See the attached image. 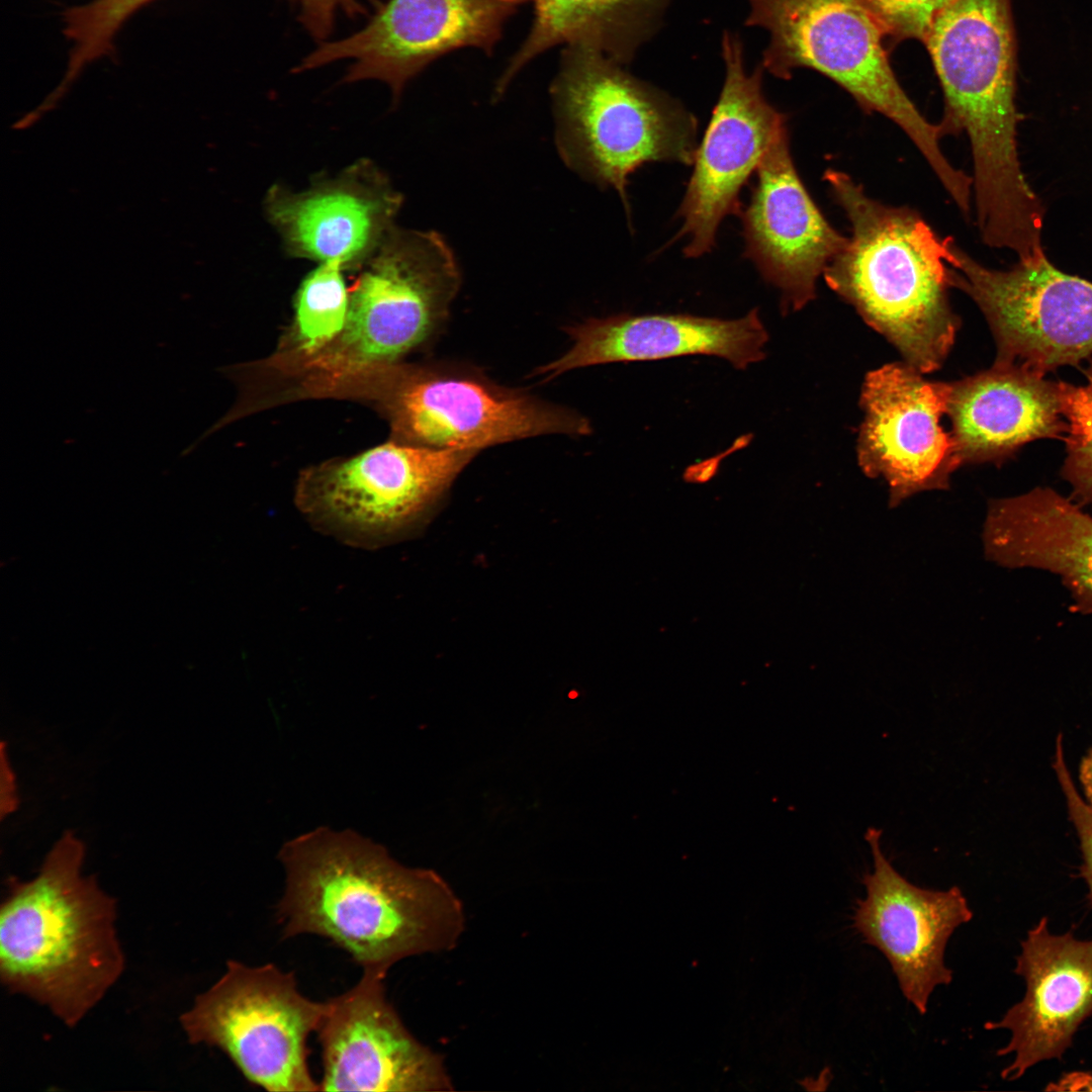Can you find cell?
I'll list each match as a JSON object with an SVG mask.
<instances>
[{
    "label": "cell",
    "instance_id": "6da1fadb",
    "mask_svg": "<svg viewBox=\"0 0 1092 1092\" xmlns=\"http://www.w3.org/2000/svg\"><path fill=\"white\" fill-rule=\"evenodd\" d=\"M279 858L282 937H325L362 970L387 975L404 959L450 951L465 930L464 906L438 873L403 866L357 833L320 828L285 843Z\"/></svg>",
    "mask_w": 1092,
    "mask_h": 1092
},
{
    "label": "cell",
    "instance_id": "7a4b0ae2",
    "mask_svg": "<svg viewBox=\"0 0 1092 1092\" xmlns=\"http://www.w3.org/2000/svg\"><path fill=\"white\" fill-rule=\"evenodd\" d=\"M944 98L940 134L965 133L983 242L1014 248L1037 239L1043 208L1016 149L1015 43L1010 0H954L922 41Z\"/></svg>",
    "mask_w": 1092,
    "mask_h": 1092
},
{
    "label": "cell",
    "instance_id": "3957f363",
    "mask_svg": "<svg viewBox=\"0 0 1092 1092\" xmlns=\"http://www.w3.org/2000/svg\"><path fill=\"white\" fill-rule=\"evenodd\" d=\"M85 847L66 831L29 881L10 878L0 907V979L75 1027L124 971L116 900L84 876Z\"/></svg>",
    "mask_w": 1092,
    "mask_h": 1092
},
{
    "label": "cell",
    "instance_id": "277c9868",
    "mask_svg": "<svg viewBox=\"0 0 1092 1092\" xmlns=\"http://www.w3.org/2000/svg\"><path fill=\"white\" fill-rule=\"evenodd\" d=\"M824 180L851 228L823 276L863 321L920 373L948 355L959 318L948 301L950 237L940 238L916 210L869 196L848 174L828 169Z\"/></svg>",
    "mask_w": 1092,
    "mask_h": 1092
},
{
    "label": "cell",
    "instance_id": "5b68a950",
    "mask_svg": "<svg viewBox=\"0 0 1092 1092\" xmlns=\"http://www.w3.org/2000/svg\"><path fill=\"white\" fill-rule=\"evenodd\" d=\"M550 94L564 162L600 186L614 188L627 212L628 177L639 167L694 162L697 118L594 47L564 46Z\"/></svg>",
    "mask_w": 1092,
    "mask_h": 1092
},
{
    "label": "cell",
    "instance_id": "8992f818",
    "mask_svg": "<svg viewBox=\"0 0 1092 1092\" xmlns=\"http://www.w3.org/2000/svg\"><path fill=\"white\" fill-rule=\"evenodd\" d=\"M746 26L768 33L760 65L789 80L809 68L837 83L868 113L882 114L912 141L948 195L970 178L944 156L937 124L930 123L892 69L886 34L859 0H748Z\"/></svg>",
    "mask_w": 1092,
    "mask_h": 1092
},
{
    "label": "cell",
    "instance_id": "52a82bcc",
    "mask_svg": "<svg viewBox=\"0 0 1092 1092\" xmlns=\"http://www.w3.org/2000/svg\"><path fill=\"white\" fill-rule=\"evenodd\" d=\"M360 268L343 332L304 362L331 384L385 372L435 338L461 283L451 249L435 232L393 226Z\"/></svg>",
    "mask_w": 1092,
    "mask_h": 1092
},
{
    "label": "cell",
    "instance_id": "ba28073f",
    "mask_svg": "<svg viewBox=\"0 0 1092 1092\" xmlns=\"http://www.w3.org/2000/svg\"><path fill=\"white\" fill-rule=\"evenodd\" d=\"M475 450L387 443L301 474L297 509L317 532L367 550L414 533Z\"/></svg>",
    "mask_w": 1092,
    "mask_h": 1092
},
{
    "label": "cell",
    "instance_id": "9c48e42d",
    "mask_svg": "<svg viewBox=\"0 0 1092 1092\" xmlns=\"http://www.w3.org/2000/svg\"><path fill=\"white\" fill-rule=\"evenodd\" d=\"M326 1008V1001L299 991L293 972L230 960L222 976L195 997L179 1022L191 1044L220 1050L255 1086L272 1092L320 1091L309 1071L307 1040Z\"/></svg>",
    "mask_w": 1092,
    "mask_h": 1092
},
{
    "label": "cell",
    "instance_id": "30bf717a",
    "mask_svg": "<svg viewBox=\"0 0 1092 1092\" xmlns=\"http://www.w3.org/2000/svg\"><path fill=\"white\" fill-rule=\"evenodd\" d=\"M386 407L397 441L481 451L552 434L584 436L590 423L574 411L499 385L460 366H392Z\"/></svg>",
    "mask_w": 1092,
    "mask_h": 1092
},
{
    "label": "cell",
    "instance_id": "8fae6325",
    "mask_svg": "<svg viewBox=\"0 0 1092 1092\" xmlns=\"http://www.w3.org/2000/svg\"><path fill=\"white\" fill-rule=\"evenodd\" d=\"M949 249L950 286L984 313L997 348L994 365L1045 374L1092 357V282L1062 272L1045 256L996 270L952 238Z\"/></svg>",
    "mask_w": 1092,
    "mask_h": 1092
},
{
    "label": "cell",
    "instance_id": "7c38bea8",
    "mask_svg": "<svg viewBox=\"0 0 1092 1092\" xmlns=\"http://www.w3.org/2000/svg\"><path fill=\"white\" fill-rule=\"evenodd\" d=\"M523 0H387L346 38L323 42L295 72L350 59L343 82L374 79L397 100L406 84L435 61L463 49L494 54Z\"/></svg>",
    "mask_w": 1092,
    "mask_h": 1092
},
{
    "label": "cell",
    "instance_id": "4fadbf2b",
    "mask_svg": "<svg viewBox=\"0 0 1092 1092\" xmlns=\"http://www.w3.org/2000/svg\"><path fill=\"white\" fill-rule=\"evenodd\" d=\"M725 78L710 122L694 158V171L678 209L686 238L684 253L697 258L710 252L721 221L742 210L739 194L757 170L787 116L762 91L764 69L748 73L743 43L726 31L721 41Z\"/></svg>",
    "mask_w": 1092,
    "mask_h": 1092
},
{
    "label": "cell",
    "instance_id": "5bb4252c",
    "mask_svg": "<svg viewBox=\"0 0 1092 1092\" xmlns=\"http://www.w3.org/2000/svg\"><path fill=\"white\" fill-rule=\"evenodd\" d=\"M947 398L948 383L928 381L906 362L867 374L858 464L869 477L886 480L892 508L920 491L948 488L961 466L953 439L940 424Z\"/></svg>",
    "mask_w": 1092,
    "mask_h": 1092
},
{
    "label": "cell",
    "instance_id": "9a60e30c",
    "mask_svg": "<svg viewBox=\"0 0 1092 1092\" xmlns=\"http://www.w3.org/2000/svg\"><path fill=\"white\" fill-rule=\"evenodd\" d=\"M386 974L363 970L346 992L327 1000L317 1028L320 1091H451L442 1055L404 1025L385 994Z\"/></svg>",
    "mask_w": 1092,
    "mask_h": 1092
},
{
    "label": "cell",
    "instance_id": "2e32d148",
    "mask_svg": "<svg viewBox=\"0 0 1092 1092\" xmlns=\"http://www.w3.org/2000/svg\"><path fill=\"white\" fill-rule=\"evenodd\" d=\"M880 839V830L868 829L874 868L862 877L866 896L856 900L852 927L884 954L903 996L923 1015L933 990L952 981L945 948L973 911L956 886L938 891L910 883L885 856Z\"/></svg>",
    "mask_w": 1092,
    "mask_h": 1092
},
{
    "label": "cell",
    "instance_id": "e0dca14e",
    "mask_svg": "<svg viewBox=\"0 0 1092 1092\" xmlns=\"http://www.w3.org/2000/svg\"><path fill=\"white\" fill-rule=\"evenodd\" d=\"M740 214L744 256L782 293V308L798 310L816 296V281L845 246L822 214L796 169L788 125L774 138Z\"/></svg>",
    "mask_w": 1092,
    "mask_h": 1092
},
{
    "label": "cell",
    "instance_id": "ac0fdd59",
    "mask_svg": "<svg viewBox=\"0 0 1092 1092\" xmlns=\"http://www.w3.org/2000/svg\"><path fill=\"white\" fill-rule=\"evenodd\" d=\"M1015 973L1025 981L1024 997L1000 1020L984 1025L1010 1031V1040L997 1052L1014 1056L1001 1072L1008 1081L1042 1061L1061 1059L1092 1014V939H1078L1072 931L1053 934L1042 917L1021 941Z\"/></svg>",
    "mask_w": 1092,
    "mask_h": 1092
},
{
    "label": "cell",
    "instance_id": "d6986e66",
    "mask_svg": "<svg viewBox=\"0 0 1092 1092\" xmlns=\"http://www.w3.org/2000/svg\"><path fill=\"white\" fill-rule=\"evenodd\" d=\"M269 220L290 255L360 268L393 228L401 196L370 162L294 193L272 187L265 201Z\"/></svg>",
    "mask_w": 1092,
    "mask_h": 1092
},
{
    "label": "cell",
    "instance_id": "ffe728a7",
    "mask_svg": "<svg viewBox=\"0 0 1092 1092\" xmlns=\"http://www.w3.org/2000/svg\"><path fill=\"white\" fill-rule=\"evenodd\" d=\"M570 348L534 375L562 373L614 362L660 360L690 355L723 358L738 369L765 357L768 334L758 309L737 320L693 314H617L566 327Z\"/></svg>",
    "mask_w": 1092,
    "mask_h": 1092
},
{
    "label": "cell",
    "instance_id": "44dd1931",
    "mask_svg": "<svg viewBox=\"0 0 1092 1092\" xmlns=\"http://www.w3.org/2000/svg\"><path fill=\"white\" fill-rule=\"evenodd\" d=\"M1062 381L1019 365L948 383L947 415L961 465L1003 462L1038 439H1064Z\"/></svg>",
    "mask_w": 1092,
    "mask_h": 1092
},
{
    "label": "cell",
    "instance_id": "7402d4cb",
    "mask_svg": "<svg viewBox=\"0 0 1092 1092\" xmlns=\"http://www.w3.org/2000/svg\"><path fill=\"white\" fill-rule=\"evenodd\" d=\"M987 558L1005 567L1058 574L1092 609V516L1048 487L991 502L983 530Z\"/></svg>",
    "mask_w": 1092,
    "mask_h": 1092
},
{
    "label": "cell",
    "instance_id": "603a6c76",
    "mask_svg": "<svg viewBox=\"0 0 1092 1092\" xmlns=\"http://www.w3.org/2000/svg\"><path fill=\"white\" fill-rule=\"evenodd\" d=\"M532 5L528 34L496 81L502 96L533 60L556 46L585 43L626 66L660 29L671 0H523Z\"/></svg>",
    "mask_w": 1092,
    "mask_h": 1092
},
{
    "label": "cell",
    "instance_id": "cb8c5ba5",
    "mask_svg": "<svg viewBox=\"0 0 1092 1092\" xmlns=\"http://www.w3.org/2000/svg\"><path fill=\"white\" fill-rule=\"evenodd\" d=\"M338 261L322 263L302 282L296 298L295 336L305 358L332 344L343 332L349 291Z\"/></svg>",
    "mask_w": 1092,
    "mask_h": 1092
},
{
    "label": "cell",
    "instance_id": "d4e9b609",
    "mask_svg": "<svg viewBox=\"0 0 1092 1092\" xmlns=\"http://www.w3.org/2000/svg\"><path fill=\"white\" fill-rule=\"evenodd\" d=\"M156 0H92L65 10L64 34L72 42L65 78L56 95L68 88L84 68L111 56L114 40L124 23Z\"/></svg>",
    "mask_w": 1092,
    "mask_h": 1092
},
{
    "label": "cell",
    "instance_id": "484cf974",
    "mask_svg": "<svg viewBox=\"0 0 1092 1092\" xmlns=\"http://www.w3.org/2000/svg\"><path fill=\"white\" fill-rule=\"evenodd\" d=\"M1083 385L1062 383L1067 456L1062 468L1074 495L1092 504V363Z\"/></svg>",
    "mask_w": 1092,
    "mask_h": 1092
},
{
    "label": "cell",
    "instance_id": "4316f807",
    "mask_svg": "<svg viewBox=\"0 0 1092 1092\" xmlns=\"http://www.w3.org/2000/svg\"><path fill=\"white\" fill-rule=\"evenodd\" d=\"M878 21L886 37L899 42L923 41L936 16L954 0H859Z\"/></svg>",
    "mask_w": 1092,
    "mask_h": 1092
},
{
    "label": "cell",
    "instance_id": "83f0119b",
    "mask_svg": "<svg viewBox=\"0 0 1092 1092\" xmlns=\"http://www.w3.org/2000/svg\"><path fill=\"white\" fill-rule=\"evenodd\" d=\"M1054 770L1062 789L1070 820L1077 833L1082 855L1081 875L1088 886V900L1092 906V808L1075 787L1065 761L1063 736L1058 735L1055 745Z\"/></svg>",
    "mask_w": 1092,
    "mask_h": 1092
},
{
    "label": "cell",
    "instance_id": "f1b7e54d",
    "mask_svg": "<svg viewBox=\"0 0 1092 1092\" xmlns=\"http://www.w3.org/2000/svg\"><path fill=\"white\" fill-rule=\"evenodd\" d=\"M298 9L299 20L315 38H327L333 31L339 12L357 16L365 12L360 0H290Z\"/></svg>",
    "mask_w": 1092,
    "mask_h": 1092
},
{
    "label": "cell",
    "instance_id": "f546056e",
    "mask_svg": "<svg viewBox=\"0 0 1092 1092\" xmlns=\"http://www.w3.org/2000/svg\"><path fill=\"white\" fill-rule=\"evenodd\" d=\"M1080 782L1083 787L1085 800L1092 808V748L1081 762Z\"/></svg>",
    "mask_w": 1092,
    "mask_h": 1092
}]
</instances>
